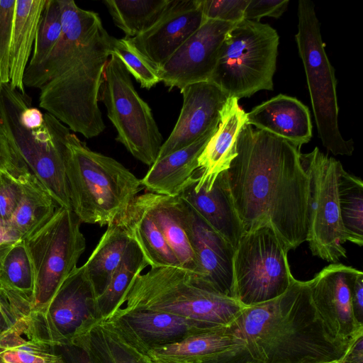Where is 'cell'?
Returning <instances> with one entry per match:
<instances>
[{"instance_id": "4", "label": "cell", "mask_w": 363, "mask_h": 363, "mask_svg": "<svg viewBox=\"0 0 363 363\" xmlns=\"http://www.w3.org/2000/svg\"><path fill=\"white\" fill-rule=\"evenodd\" d=\"M244 307L197 274L161 267L137 276L116 309L164 312L209 329L227 327Z\"/></svg>"}, {"instance_id": "1", "label": "cell", "mask_w": 363, "mask_h": 363, "mask_svg": "<svg viewBox=\"0 0 363 363\" xmlns=\"http://www.w3.org/2000/svg\"><path fill=\"white\" fill-rule=\"evenodd\" d=\"M235 148L226 175L244 233L266 226L289 251L296 249L308 233L309 178L300 149L247 124Z\"/></svg>"}, {"instance_id": "39", "label": "cell", "mask_w": 363, "mask_h": 363, "mask_svg": "<svg viewBox=\"0 0 363 363\" xmlns=\"http://www.w3.org/2000/svg\"><path fill=\"white\" fill-rule=\"evenodd\" d=\"M23 193L19 178L0 171V225L8 227L19 206Z\"/></svg>"}, {"instance_id": "30", "label": "cell", "mask_w": 363, "mask_h": 363, "mask_svg": "<svg viewBox=\"0 0 363 363\" xmlns=\"http://www.w3.org/2000/svg\"><path fill=\"white\" fill-rule=\"evenodd\" d=\"M132 238L117 221L108 225L96 248L83 265L96 296L109 282Z\"/></svg>"}, {"instance_id": "19", "label": "cell", "mask_w": 363, "mask_h": 363, "mask_svg": "<svg viewBox=\"0 0 363 363\" xmlns=\"http://www.w3.org/2000/svg\"><path fill=\"white\" fill-rule=\"evenodd\" d=\"M241 343L226 327L203 329L172 342L149 347L143 352L145 363H213L238 350Z\"/></svg>"}, {"instance_id": "17", "label": "cell", "mask_w": 363, "mask_h": 363, "mask_svg": "<svg viewBox=\"0 0 363 363\" xmlns=\"http://www.w3.org/2000/svg\"><path fill=\"white\" fill-rule=\"evenodd\" d=\"M184 223L202 277L220 293L231 296L234 247L186 202Z\"/></svg>"}, {"instance_id": "11", "label": "cell", "mask_w": 363, "mask_h": 363, "mask_svg": "<svg viewBox=\"0 0 363 363\" xmlns=\"http://www.w3.org/2000/svg\"><path fill=\"white\" fill-rule=\"evenodd\" d=\"M300 161L309 178L306 241L313 255L336 263L347 257L342 246L347 235L338 201V174L342 165L318 147L309 153L301 152Z\"/></svg>"}, {"instance_id": "36", "label": "cell", "mask_w": 363, "mask_h": 363, "mask_svg": "<svg viewBox=\"0 0 363 363\" xmlns=\"http://www.w3.org/2000/svg\"><path fill=\"white\" fill-rule=\"evenodd\" d=\"M111 55L119 58L129 74L134 77L142 88L150 89L160 82L157 71L126 37L116 38L111 36Z\"/></svg>"}, {"instance_id": "47", "label": "cell", "mask_w": 363, "mask_h": 363, "mask_svg": "<svg viewBox=\"0 0 363 363\" xmlns=\"http://www.w3.org/2000/svg\"><path fill=\"white\" fill-rule=\"evenodd\" d=\"M324 363H341V362L339 360H334V361L327 362H324Z\"/></svg>"}, {"instance_id": "27", "label": "cell", "mask_w": 363, "mask_h": 363, "mask_svg": "<svg viewBox=\"0 0 363 363\" xmlns=\"http://www.w3.org/2000/svg\"><path fill=\"white\" fill-rule=\"evenodd\" d=\"M116 221L138 244L151 268L181 267L177 258L139 196Z\"/></svg>"}, {"instance_id": "23", "label": "cell", "mask_w": 363, "mask_h": 363, "mask_svg": "<svg viewBox=\"0 0 363 363\" xmlns=\"http://www.w3.org/2000/svg\"><path fill=\"white\" fill-rule=\"evenodd\" d=\"M70 346L84 350L94 363H145L143 352L114 320L106 318L88 320Z\"/></svg>"}, {"instance_id": "22", "label": "cell", "mask_w": 363, "mask_h": 363, "mask_svg": "<svg viewBox=\"0 0 363 363\" xmlns=\"http://www.w3.org/2000/svg\"><path fill=\"white\" fill-rule=\"evenodd\" d=\"M246 112L238 99L228 98L223 106L217 130L211 136L198 159V178L211 189L218 175L227 170L236 156L238 134L245 124Z\"/></svg>"}, {"instance_id": "32", "label": "cell", "mask_w": 363, "mask_h": 363, "mask_svg": "<svg viewBox=\"0 0 363 363\" xmlns=\"http://www.w3.org/2000/svg\"><path fill=\"white\" fill-rule=\"evenodd\" d=\"M147 265L140 248L132 239L109 282L95 298L96 318L107 316L120 305L133 281Z\"/></svg>"}, {"instance_id": "10", "label": "cell", "mask_w": 363, "mask_h": 363, "mask_svg": "<svg viewBox=\"0 0 363 363\" xmlns=\"http://www.w3.org/2000/svg\"><path fill=\"white\" fill-rule=\"evenodd\" d=\"M110 56L101 90L107 116L117 131L116 140L137 160L151 166L162 145V134L125 67L116 56Z\"/></svg>"}, {"instance_id": "24", "label": "cell", "mask_w": 363, "mask_h": 363, "mask_svg": "<svg viewBox=\"0 0 363 363\" xmlns=\"http://www.w3.org/2000/svg\"><path fill=\"white\" fill-rule=\"evenodd\" d=\"M177 258L180 267L202 277L184 223L185 202L178 195L147 192L139 196Z\"/></svg>"}, {"instance_id": "26", "label": "cell", "mask_w": 363, "mask_h": 363, "mask_svg": "<svg viewBox=\"0 0 363 363\" xmlns=\"http://www.w3.org/2000/svg\"><path fill=\"white\" fill-rule=\"evenodd\" d=\"M46 0H16L9 53V84L26 94L23 77L28 65Z\"/></svg>"}, {"instance_id": "41", "label": "cell", "mask_w": 363, "mask_h": 363, "mask_svg": "<svg viewBox=\"0 0 363 363\" xmlns=\"http://www.w3.org/2000/svg\"><path fill=\"white\" fill-rule=\"evenodd\" d=\"M289 0H249L244 19L259 22L265 16L278 18L286 11Z\"/></svg>"}, {"instance_id": "12", "label": "cell", "mask_w": 363, "mask_h": 363, "mask_svg": "<svg viewBox=\"0 0 363 363\" xmlns=\"http://www.w3.org/2000/svg\"><path fill=\"white\" fill-rule=\"evenodd\" d=\"M96 297L83 265L77 267L45 309L26 317L32 334L52 347L71 345L84 323L96 317Z\"/></svg>"}, {"instance_id": "6", "label": "cell", "mask_w": 363, "mask_h": 363, "mask_svg": "<svg viewBox=\"0 0 363 363\" xmlns=\"http://www.w3.org/2000/svg\"><path fill=\"white\" fill-rule=\"evenodd\" d=\"M279 36L272 27L242 20L228 32L210 81L228 98L252 96L274 89Z\"/></svg>"}, {"instance_id": "38", "label": "cell", "mask_w": 363, "mask_h": 363, "mask_svg": "<svg viewBox=\"0 0 363 363\" xmlns=\"http://www.w3.org/2000/svg\"><path fill=\"white\" fill-rule=\"evenodd\" d=\"M249 0H198L205 20L237 23L244 20Z\"/></svg>"}, {"instance_id": "40", "label": "cell", "mask_w": 363, "mask_h": 363, "mask_svg": "<svg viewBox=\"0 0 363 363\" xmlns=\"http://www.w3.org/2000/svg\"><path fill=\"white\" fill-rule=\"evenodd\" d=\"M0 171L19 178L30 172L0 121Z\"/></svg>"}, {"instance_id": "42", "label": "cell", "mask_w": 363, "mask_h": 363, "mask_svg": "<svg viewBox=\"0 0 363 363\" xmlns=\"http://www.w3.org/2000/svg\"><path fill=\"white\" fill-rule=\"evenodd\" d=\"M21 318V315L0 291V335L11 328Z\"/></svg>"}, {"instance_id": "25", "label": "cell", "mask_w": 363, "mask_h": 363, "mask_svg": "<svg viewBox=\"0 0 363 363\" xmlns=\"http://www.w3.org/2000/svg\"><path fill=\"white\" fill-rule=\"evenodd\" d=\"M217 128L189 145L156 160L140 179L142 186L157 194L179 195L199 168V157Z\"/></svg>"}, {"instance_id": "8", "label": "cell", "mask_w": 363, "mask_h": 363, "mask_svg": "<svg viewBox=\"0 0 363 363\" xmlns=\"http://www.w3.org/2000/svg\"><path fill=\"white\" fill-rule=\"evenodd\" d=\"M81 223L72 210L59 207L43 226L23 240L35 277L30 313L45 309L77 267L86 248Z\"/></svg>"}, {"instance_id": "35", "label": "cell", "mask_w": 363, "mask_h": 363, "mask_svg": "<svg viewBox=\"0 0 363 363\" xmlns=\"http://www.w3.org/2000/svg\"><path fill=\"white\" fill-rule=\"evenodd\" d=\"M62 31L60 0H46L38 24L33 52L27 67L43 62L59 40Z\"/></svg>"}, {"instance_id": "34", "label": "cell", "mask_w": 363, "mask_h": 363, "mask_svg": "<svg viewBox=\"0 0 363 363\" xmlns=\"http://www.w3.org/2000/svg\"><path fill=\"white\" fill-rule=\"evenodd\" d=\"M338 201L347 241L363 245V182L346 172L342 166L338 174Z\"/></svg>"}, {"instance_id": "2", "label": "cell", "mask_w": 363, "mask_h": 363, "mask_svg": "<svg viewBox=\"0 0 363 363\" xmlns=\"http://www.w3.org/2000/svg\"><path fill=\"white\" fill-rule=\"evenodd\" d=\"M61 36L45 60L27 67L25 87L40 89L39 106L86 138L106 128L99 106L111 36L99 15L60 0Z\"/></svg>"}, {"instance_id": "7", "label": "cell", "mask_w": 363, "mask_h": 363, "mask_svg": "<svg viewBox=\"0 0 363 363\" xmlns=\"http://www.w3.org/2000/svg\"><path fill=\"white\" fill-rule=\"evenodd\" d=\"M295 35L302 60L319 138L335 155H352V140H345L338 127L337 79L323 42L313 2L299 0Z\"/></svg>"}, {"instance_id": "16", "label": "cell", "mask_w": 363, "mask_h": 363, "mask_svg": "<svg viewBox=\"0 0 363 363\" xmlns=\"http://www.w3.org/2000/svg\"><path fill=\"white\" fill-rule=\"evenodd\" d=\"M204 21L198 0H173L155 25L127 39L158 71Z\"/></svg>"}, {"instance_id": "37", "label": "cell", "mask_w": 363, "mask_h": 363, "mask_svg": "<svg viewBox=\"0 0 363 363\" xmlns=\"http://www.w3.org/2000/svg\"><path fill=\"white\" fill-rule=\"evenodd\" d=\"M16 0H0V84L9 83V53Z\"/></svg>"}, {"instance_id": "9", "label": "cell", "mask_w": 363, "mask_h": 363, "mask_svg": "<svg viewBox=\"0 0 363 363\" xmlns=\"http://www.w3.org/2000/svg\"><path fill=\"white\" fill-rule=\"evenodd\" d=\"M288 252L268 227L244 233L233 255L231 296L246 307L284 294L294 279Z\"/></svg>"}, {"instance_id": "20", "label": "cell", "mask_w": 363, "mask_h": 363, "mask_svg": "<svg viewBox=\"0 0 363 363\" xmlns=\"http://www.w3.org/2000/svg\"><path fill=\"white\" fill-rule=\"evenodd\" d=\"M245 124L284 138L298 149L313 135L308 108L285 94H278L246 113Z\"/></svg>"}, {"instance_id": "33", "label": "cell", "mask_w": 363, "mask_h": 363, "mask_svg": "<svg viewBox=\"0 0 363 363\" xmlns=\"http://www.w3.org/2000/svg\"><path fill=\"white\" fill-rule=\"evenodd\" d=\"M173 0H106L104 1L115 25L126 38L147 30L164 14Z\"/></svg>"}, {"instance_id": "21", "label": "cell", "mask_w": 363, "mask_h": 363, "mask_svg": "<svg viewBox=\"0 0 363 363\" xmlns=\"http://www.w3.org/2000/svg\"><path fill=\"white\" fill-rule=\"evenodd\" d=\"M104 318L114 320L141 352L203 330L185 318L159 311L116 309Z\"/></svg>"}, {"instance_id": "15", "label": "cell", "mask_w": 363, "mask_h": 363, "mask_svg": "<svg viewBox=\"0 0 363 363\" xmlns=\"http://www.w3.org/2000/svg\"><path fill=\"white\" fill-rule=\"evenodd\" d=\"M180 92L183 96L180 114L169 136L162 143L156 160L189 145L217 128L220 111L228 99L212 81L186 85Z\"/></svg>"}, {"instance_id": "43", "label": "cell", "mask_w": 363, "mask_h": 363, "mask_svg": "<svg viewBox=\"0 0 363 363\" xmlns=\"http://www.w3.org/2000/svg\"><path fill=\"white\" fill-rule=\"evenodd\" d=\"M352 299L355 315L357 319L363 323V273L360 270L353 281Z\"/></svg>"}, {"instance_id": "18", "label": "cell", "mask_w": 363, "mask_h": 363, "mask_svg": "<svg viewBox=\"0 0 363 363\" xmlns=\"http://www.w3.org/2000/svg\"><path fill=\"white\" fill-rule=\"evenodd\" d=\"M235 250L244 233L230 193L226 170L207 189L197 169L178 195Z\"/></svg>"}, {"instance_id": "29", "label": "cell", "mask_w": 363, "mask_h": 363, "mask_svg": "<svg viewBox=\"0 0 363 363\" xmlns=\"http://www.w3.org/2000/svg\"><path fill=\"white\" fill-rule=\"evenodd\" d=\"M19 179L23 197L8 227L18 240H24L43 226L60 206L32 173Z\"/></svg>"}, {"instance_id": "31", "label": "cell", "mask_w": 363, "mask_h": 363, "mask_svg": "<svg viewBox=\"0 0 363 363\" xmlns=\"http://www.w3.org/2000/svg\"><path fill=\"white\" fill-rule=\"evenodd\" d=\"M0 363H65L53 347L38 340L32 334L27 318L0 335Z\"/></svg>"}, {"instance_id": "14", "label": "cell", "mask_w": 363, "mask_h": 363, "mask_svg": "<svg viewBox=\"0 0 363 363\" xmlns=\"http://www.w3.org/2000/svg\"><path fill=\"white\" fill-rule=\"evenodd\" d=\"M235 24L205 20L157 71L160 82L169 89L210 81L219 50L228 32Z\"/></svg>"}, {"instance_id": "44", "label": "cell", "mask_w": 363, "mask_h": 363, "mask_svg": "<svg viewBox=\"0 0 363 363\" xmlns=\"http://www.w3.org/2000/svg\"><path fill=\"white\" fill-rule=\"evenodd\" d=\"M339 361L341 363H363V336L349 347Z\"/></svg>"}, {"instance_id": "3", "label": "cell", "mask_w": 363, "mask_h": 363, "mask_svg": "<svg viewBox=\"0 0 363 363\" xmlns=\"http://www.w3.org/2000/svg\"><path fill=\"white\" fill-rule=\"evenodd\" d=\"M226 330L241 347L216 363H324L347 350L326 337L308 281L295 278L279 296L244 307Z\"/></svg>"}, {"instance_id": "28", "label": "cell", "mask_w": 363, "mask_h": 363, "mask_svg": "<svg viewBox=\"0 0 363 363\" xmlns=\"http://www.w3.org/2000/svg\"><path fill=\"white\" fill-rule=\"evenodd\" d=\"M35 286L34 272L23 240L14 242L0 259V291L21 315L31 308Z\"/></svg>"}, {"instance_id": "46", "label": "cell", "mask_w": 363, "mask_h": 363, "mask_svg": "<svg viewBox=\"0 0 363 363\" xmlns=\"http://www.w3.org/2000/svg\"><path fill=\"white\" fill-rule=\"evenodd\" d=\"M69 349L70 363H94L86 352L76 346H66Z\"/></svg>"}, {"instance_id": "13", "label": "cell", "mask_w": 363, "mask_h": 363, "mask_svg": "<svg viewBox=\"0 0 363 363\" xmlns=\"http://www.w3.org/2000/svg\"><path fill=\"white\" fill-rule=\"evenodd\" d=\"M358 269L333 263L307 281L315 315L326 337L347 350L363 336V323L357 318L352 299Z\"/></svg>"}, {"instance_id": "45", "label": "cell", "mask_w": 363, "mask_h": 363, "mask_svg": "<svg viewBox=\"0 0 363 363\" xmlns=\"http://www.w3.org/2000/svg\"><path fill=\"white\" fill-rule=\"evenodd\" d=\"M18 240L7 226L0 225V259L6 250Z\"/></svg>"}, {"instance_id": "5", "label": "cell", "mask_w": 363, "mask_h": 363, "mask_svg": "<svg viewBox=\"0 0 363 363\" xmlns=\"http://www.w3.org/2000/svg\"><path fill=\"white\" fill-rule=\"evenodd\" d=\"M64 157L72 210L82 223L112 224L143 189L140 179L121 163L91 150L70 130Z\"/></svg>"}]
</instances>
